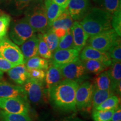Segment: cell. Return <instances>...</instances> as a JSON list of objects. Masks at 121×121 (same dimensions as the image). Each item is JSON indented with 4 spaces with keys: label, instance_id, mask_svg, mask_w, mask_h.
<instances>
[{
    "label": "cell",
    "instance_id": "cell-1",
    "mask_svg": "<svg viewBox=\"0 0 121 121\" xmlns=\"http://www.w3.org/2000/svg\"><path fill=\"white\" fill-rule=\"evenodd\" d=\"M80 84L66 78L61 80L48 90L51 104L62 111H76V92Z\"/></svg>",
    "mask_w": 121,
    "mask_h": 121
},
{
    "label": "cell",
    "instance_id": "cell-2",
    "mask_svg": "<svg viewBox=\"0 0 121 121\" xmlns=\"http://www.w3.org/2000/svg\"><path fill=\"white\" fill-rule=\"evenodd\" d=\"M112 15L99 7L91 8L80 22L89 37L112 28Z\"/></svg>",
    "mask_w": 121,
    "mask_h": 121
},
{
    "label": "cell",
    "instance_id": "cell-3",
    "mask_svg": "<svg viewBox=\"0 0 121 121\" xmlns=\"http://www.w3.org/2000/svg\"><path fill=\"white\" fill-rule=\"evenodd\" d=\"M25 17L35 32L43 34L50 28L44 0H34L24 11Z\"/></svg>",
    "mask_w": 121,
    "mask_h": 121
},
{
    "label": "cell",
    "instance_id": "cell-4",
    "mask_svg": "<svg viewBox=\"0 0 121 121\" xmlns=\"http://www.w3.org/2000/svg\"><path fill=\"white\" fill-rule=\"evenodd\" d=\"M35 31L25 17L13 22L10 26L9 37L13 43L21 45L35 34Z\"/></svg>",
    "mask_w": 121,
    "mask_h": 121
},
{
    "label": "cell",
    "instance_id": "cell-5",
    "mask_svg": "<svg viewBox=\"0 0 121 121\" xmlns=\"http://www.w3.org/2000/svg\"><path fill=\"white\" fill-rule=\"evenodd\" d=\"M120 37L111 28L90 37L88 40L89 45L99 51L108 52Z\"/></svg>",
    "mask_w": 121,
    "mask_h": 121
},
{
    "label": "cell",
    "instance_id": "cell-6",
    "mask_svg": "<svg viewBox=\"0 0 121 121\" xmlns=\"http://www.w3.org/2000/svg\"><path fill=\"white\" fill-rule=\"evenodd\" d=\"M0 55L15 66L25 63L20 48L7 37L0 41Z\"/></svg>",
    "mask_w": 121,
    "mask_h": 121
},
{
    "label": "cell",
    "instance_id": "cell-7",
    "mask_svg": "<svg viewBox=\"0 0 121 121\" xmlns=\"http://www.w3.org/2000/svg\"><path fill=\"white\" fill-rule=\"evenodd\" d=\"M0 108L10 113L29 115L30 107L26 96L0 98Z\"/></svg>",
    "mask_w": 121,
    "mask_h": 121
},
{
    "label": "cell",
    "instance_id": "cell-8",
    "mask_svg": "<svg viewBox=\"0 0 121 121\" xmlns=\"http://www.w3.org/2000/svg\"><path fill=\"white\" fill-rule=\"evenodd\" d=\"M58 68L61 71L63 78L76 81L80 84L89 77L88 72L80 58Z\"/></svg>",
    "mask_w": 121,
    "mask_h": 121
},
{
    "label": "cell",
    "instance_id": "cell-9",
    "mask_svg": "<svg viewBox=\"0 0 121 121\" xmlns=\"http://www.w3.org/2000/svg\"><path fill=\"white\" fill-rule=\"evenodd\" d=\"M94 85L89 81L81 83L76 92V107L78 110H87L91 108Z\"/></svg>",
    "mask_w": 121,
    "mask_h": 121
},
{
    "label": "cell",
    "instance_id": "cell-10",
    "mask_svg": "<svg viewBox=\"0 0 121 121\" xmlns=\"http://www.w3.org/2000/svg\"><path fill=\"white\" fill-rule=\"evenodd\" d=\"M27 98L31 103L38 104L42 102L44 96V81L30 78L23 85Z\"/></svg>",
    "mask_w": 121,
    "mask_h": 121
},
{
    "label": "cell",
    "instance_id": "cell-11",
    "mask_svg": "<svg viewBox=\"0 0 121 121\" xmlns=\"http://www.w3.org/2000/svg\"><path fill=\"white\" fill-rule=\"evenodd\" d=\"M79 56L80 52L75 48L57 49L52 54L51 65L57 67H60L80 58Z\"/></svg>",
    "mask_w": 121,
    "mask_h": 121
},
{
    "label": "cell",
    "instance_id": "cell-12",
    "mask_svg": "<svg viewBox=\"0 0 121 121\" xmlns=\"http://www.w3.org/2000/svg\"><path fill=\"white\" fill-rule=\"evenodd\" d=\"M67 7L72 19L78 22L82 20L91 9L89 0H69Z\"/></svg>",
    "mask_w": 121,
    "mask_h": 121
},
{
    "label": "cell",
    "instance_id": "cell-13",
    "mask_svg": "<svg viewBox=\"0 0 121 121\" xmlns=\"http://www.w3.org/2000/svg\"><path fill=\"white\" fill-rule=\"evenodd\" d=\"M79 57L81 60H95L102 62L107 67H109L112 63V60L108 52H103L95 49L90 45L85 46L80 53Z\"/></svg>",
    "mask_w": 121,
    "mask_h": 121
},
{
    "label": "cell",
    "instance_id": "cell-14",
    "mask_svg": "<svg viewBox=\"0 0 121 121\" xmlns=\"http://www.w3.org/2000/svg\"><path fill=\"white\" fill-rule=\"evenodd\" d=\"M71 30L73 38L74 48L80 52L86 44L89 36L78 21H75L73 22Z\"/></svg>",
    "mask_w": 121,
    "mask_h": 121
},
{
    "label": "cell",
    "instance_id": "cell-15",
    "mask_svg": "<svg viewBox=\"0 0 121 121\" xmlns=\"http://www.w3.org/2000/svg\"><path fill=\"white\" fill-rule=\"evenodd\" d=\"M21 51L23 54L24 61L38 55V37L34 34L21 45ZM25 64V63H24Z\"/></svg>",
    "mask_w": 121,
    "mask_h": 121
},
{
    "label": "cell",
    "instance_id": "cell-16",
    "mask_svg": "<svg viewBox=\"0 0 121 121\" xmlns=\"http://www.w3.org/2000/svg\"><path fill=\"white\" fill-rule=\"evenodd\" d=\"M7 72L9 78L18 85H24L30 78L29 72L25 64L14 66Z\"/></svg>",
    "mask_w": 121,
    "mask_h": 121
},
{
    "label": "cell",
    "instance_id": "cell-17",
    "mask_svg": "<svg viewBox=\"0 0 121 121\" xmlns=\"http://www.w3.org/2000/svg\"><path fill=\"white\" fill-rule=\"evenodd\" d=\"M16 96H26L23 87L6 81H0V98Z\"/></svg>",
    "mask_w": 121,
    "mask_h": 121
},
{
    "label": "cell",
    "instance_id": "cell-18",
    "mask_svg": "<svg viewBox=\"0 0 121 121\" xmlns=\"http://www.w3.org/2000/svg\"><path fill=\"white\" fill-rule=\"evenodd\" d=\"M63 79V76L60 68L51 65L45 73V82L47 90L53 86Z\"/></svg>",
    "mask_w": 121,
    "mask_h": 121
},
{
    "label": "cell",
    "instance_id": "cell-19",
    "mask_svg": "<svg viewBox=\"0 0 121 121\" xmlns=\"http://www.w3.org/2000/svg\"><path fill=\"white\" fill-rule=\"evenodd\" d=\"M44 2L48 23L51 28L52 22L63 13L65 9L62 8L53 0H44Z\"/></svg>",
    "mask_w": 121,
    "mask_h": 121
},
{
    "label": "cell",
    "instance_id": "cell-20",
    "mask_svg": "<svg viewBox=\"0 0 121 121\" xmlns=\"http://www.w3.org/2000/svg\"><path fill=\"white\" fill-rule=\"evenodd\" d=\"M108 70L112 82V90L115 93L116 88L118 83L121 81V61L112 60V63Z\"/></svg>",
    "mask_w": 121,
    "mask_h": 121
},
{
    "label": "cell",
    "instance_id": "cell-21",
    "mask_svg": "<svg viewBox=\"0 0 121 121\" xmlns=\"http://www.w3.org/2000/svg\"><path fill=\"white\" fill-rule=\"evenodd\" d=\"M73 19L69 14L67 9H65L63 13L52 22L51 28L53 29L57 28H64L69 29L73 24Z\"/></svg>",
    "mask_w": 121,
    "mask_h": 121
},
{
    "label": "cell",
    "instance_id": "cell-22",
    "mask_svg": "<svg viewBox=\"0 0 121 121\" xmlns=\"http://www.w3.org/2000/svg\"><path fill=\"white\" fill-rule=\"evenodd\" d=\"M114 94V93L111 90H100L94 86L91 105L94 109Z\"/></svg>",
    "mask_w": 121,
    "mask_h": 121
},
{
    "label": "cell",
    "instance_id": "cell-23",
    "mask_svg": "<svg viewBox=\"0 0 121 121\" xmlns=\"http://www.w3.org/2000/svg\"><path fill=\"white\" fill-rule=\"evenodd\" d=\"M93 85L95 87L98 89H100V90H112L111 80H110L108 70L100 72L99 75L94 78Z\"/></svg>",
    "mask_w": 121,
    "mask_h": 121
},
{
    "label": "cell",
    "instance_id": "cell-24",
    "mask_svg": "<svg viewBox=\"0 0 121 121\" xmlns=\"http://www.w3.org/2000/svg\"><path fill=\"white\" fill-rule=\"evenodd\" d=\"M49 64V62L47 59L38 56L29 58L25 62V65L28 71L33 69L47 70Z\"/></svg>",
    "mask_w": 121,
    "mask_h": 121
},
{
    "label": "cell",
    "instance_id": "cell-25",
    "mask_svg": "<svg viewBox=\"0 0 121 121\" xmlns=\"http://www.w3.org/2000/svg\"><path fill=\"white\" fill-rule=\"evenodd\" d=\"M99 8L113 15L116 11L121 10V0H93Z\"/></svg>",
    "mask_w": 121,
    "mask_h": 121
},
{
    "label": "cell",
    "instance_id": "cell-26",
    "mask_svg": "<svg viewBox=\"0 0 121 121\" xmlns=\"http://www.w3.org/2000/svg\"><path fill=\"white\" fill-rule=\"evenodd\" d=\"M82 61L86 70L90 73L98 74L105 71L108 67L102 62L98 60H87Z\"/></svg>",
    "mask_w": 121,
    "mask_h": 121
},
{
    "label": "cell",
    "instance_id": "cell-27",
    "mask_svg": "<svg viewBox=\"0 0 121 121\" xmlns=\"http://www.w3.org/2000/svg\"><path fill=\"white\" fill-rule=\"evenodd\" d=\"M43 38L50 51L53 53L57 49L60 39L54 33L53 29L49 28L46 32L42 34Z\"/></svg>",
    "mask_w": 121,
    "mask_h": 121
},
{
    "label": "cell",
    "instance_id": "cell-28",
    "mask_svg": "<svg viewBox=\"0 0 121 121\" xmlns=\"http://www.w3.org/2000/svg\"><path fill=\"white\" fill-rule=\"evenodd\" d=\"M0 121H31L28 114L10 113L0 110Z\"/></svg>",
    "mask_w": 121,
    "mask_h": 121
},
{
    "label": "cell",
    "instance_id": "cell-29",
    "mask_svg": "<svg viewBox=\"0 0 121 121\" xmlns=\"http://www.w3.org/2000/svg\"><path fill=\"white\" fill-rule=\"evenodd\" d=\"M119 99L116 95H113L106 99L104 102L94 109L98 110H108L116 109L119 107Z\"/></svg>",
    "mask_w": 121,
    "mask_h": 121
},
{
    "label": "cell",
    "instance_id": "cell-30",
    "mask_svg": "<svg viewBox=\"0 0 121 121\" xmlns=\"http://www.w3.org/2000/svg\"><path fill=\"white\" fill-rule=\"evenodd\" d=\"M38 54L40 57L45 59H51L52 57V53L50 51L48 45H47L43 35L41 33L38 34Z\"/></svg>",
    "mask_w": 121,
    "mask_h": 121
},
{
    "label": "cell",
    "instance_id": "cell-31",
    "mask_svg": "<svg viewBox=\"0 0 121 121\" xmlns=\"http://www.w3.org/2000/svg\"><path fill=\"white\" fill-rule=\"evenodd\" d=\"M116 109L108 110L94 109L92 112V118L94 121H110L113 113Z\"/></svg>",
    "mask_w": 121,
    "mask_h": 121
},
{
    "label": "cell",
    "instance_id": "cell-32",
    "mask_svg": "<svg viewBox=\"0 0 121 121\" xmlns=\"http://www.w3.org/2000/svg\"><path fill=\"white\" fill-rule=\"evenodd\" d=\"M73 48H74L73 38H72L71 30L69 29L67 30V34L59 40L57 49H73Z\"/></svg>",
    "mask_w": 121,
    "mask_h": 121
},
{
    "label": "cell",
    "instance_id": "cell-33",
    "mask_svg": "<svg viewBox=\"0 0 121 121\" xmlns=\"http://www.w3.org/2000/svg\"><path fill=\"white\" fill-rule=\"evenodd\" d=\"M34 0H10L11 8L16 13L20 14L24 12Z\"/></svg>",
    "mask_w": 121,
    "mask_h": 121
},
{
    "label": "cell",
    "instance_id": "cell-34",
    "mask_svg": "<svg viewBox=\"0 0 121 121\" xmlns=\"http://www.w3.org/2000/svg\"><path fill=\"white\" fill-rule=\"evenodd\" d=\"M11 22V17L9 15L0 16V41L6 37L9 26Z\"/></svg>",
    "mask_w": 121,
    "mask_h": 121
},
{
    "label": "cell",
    "instance_id": "cell-35",
    "mask_svg": "<svg viewBox=\"0 0 121 121\" xmlns=\"http://www.w3.org/2000/svg\"><path fill=\"white\" fill-rule=\"evenodd\" d=\"M108 53L112 60L121 61V38L116 41L111 48L108 50Z\"/></svg>",
    "mask_w": 121,
    "mask_h": 121
},
{
    "label": "cell",
    "instance_id": "cell-36",
    "mask_svg": "<svg viewBox=\"0 0 121 121\" xmlns=\"http://www.w3.org/2000/svg\"><path fill=\"white\" fill-rule=\"evenodd\" d=\"M112 27L119 37L121 35V10L116 11L112 15Z\"/></svg>",
    "mask_w": 121,
    "mask_h": 121
},
{
    "label": "cell",
    "instance_id": "cell-37",
    "mask_svg": "<svg viewBox=\"0 0 121 121\" xmlns=\"http://www.w3.org/2000/svg\"><path fill=\"white\" fill-rule=\"evenodd\" d=\"M30 78H35L39 81H44L45 80V70L39 69H33L29 71Z\"/></svg>",
    "mask_w": 121,
    "mask_h": 121
},
{
    "label": "cell",
    "instance_id": "cell-38",
    "mask_svg": "<svg viewBox=\"0 0 121 121\" xmlns=\"http://www.w3.org/2000/svg\"><path fill=\"white\" fill-rule=\"evenodd\" d=\"M14 66H15L0 55V70L1 71L7 72Z\"/></svg>",
    "mask_w": 121,
    "mask_h": 121
},
{
    "label": "cell",
    "instance_id": "cell-39",
    "mask_svg": "<svg viewBox=\"0 0 121 121\" xmlns=\"http://www.w3.org/2000/svg\"><path fill=\"white\" fill-rule=\"evenodd\" d=\"M121 121V105L115 110L112 117L110 121Z\"/></svg>",
    "mask_w": 121,
    "mask_h": 121
},
{
    "label": "cell",
    "instance_id": "cell-40",
    "mask_svg": "<svg viewBox=\"0 0 121 121\" xmlns=\"http://www.w3.org/2000/svg\"><path fill=\"white\" fill-rule=\"evenodd\" d=\"M53 30L54 33H55L56 36L60 40L62 38L64 37L65 35L67 34V30L65 29L64 28H57L56 29H54Z\"/></svg>",
    "mask_w": 121,
    "mask_h": 121
},
{
    "label": "cell",
    "instance_id": "cell-41",
    "mask_svg": "<svg viewBox=\"0 0 121 121\" xmlns=\"http://www.w3.org/2000/svg\"><path fill=\"white\" fill-rule=\"evenodd\" d=\"M53 1L64 9L67 8L68 4L69 2V0H53Z\"/></svg>",
    "mask_w": 121,
    "mask_h": 121
},
{
    "label": "cell",
    "instance_id": "cell-42",
    "mask_svg": "<svg viewBox=\"0 0 121 121\" xmlns=\"http://www.w3.org/2000/svg\"><path fill=\"white\" fill-rule=\"evenodd\" d=\"M83 121L81 119L77 118L75 117H69V118H66L60 119V120H57V121Z\"/></svg>",
    "mask_w": 121,
    "mask_h": 121
},
{
    "label": "cell",
    "instance_id": "cell-43",
    "mask_svg": "<svg viewBox=\"0 0 121 121\" xmlns=\"http://www.w3.org/2000/svg\"><path fill=\"white\" fill-rule=\"evenodd\" d=\"M3 75H4V73H3V72L1 71L0 70V81H1V80H2V79Z\"/></svg>",
    "mask_w": 121,
    "mask_h": 121
},
{
    "label": "cell",
    "instance_id": "cell-44",
    "mask_svg": "<svg viewBox=\"0 0 121 121\" xmlns=\"http://www.w3.org/2000/svg\"><path fill=\"white\" fill-rule=\"evenodd\" d=\"M10 2V0H0V3H4V2Z\"/></svg>",
    "mask_w": 121,
    "mask_h": 121
}]
</instances>
